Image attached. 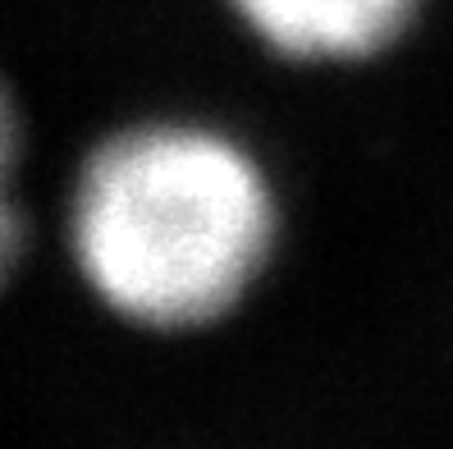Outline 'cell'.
<instances>
[{
  "instance_id": "1",
  "label": "cell",
  "mask_w": 453,
  "mask_h": 449,
  "mask_svg": "<svg viewBox=\"0 0 453 449\" xmlns=\"http://www.w3.org/2000/svg\"><path fill=\"white\" fill-rule=\"evenodd\" d=\"M271 234L275 206L257 161L197 124L111 138L73 193V252L88 284L156 330L202 326L234 307Z\"/></svg>"
},
{
  "instance_id": "2",
  "label": "cell",
  "mask_w": 453,
  "mask_h": 449,
  "mask_svg": "<svg viewBox=\"0 0 453 449\" xmlns=\"http://www.w3.org/2000/svg\"><path fill=\"white\" fill-rule=\"evenodd\" d=\"M234 14L298 60H357L389 46L417 0H229Z\"/></svg>"
},
{
  "instance_id": "3",
  "label": "cell",
  "mask_w": 453,
  "mask_h": 449,
  "mask_svg": "<svg viewBox=\"0 0 453 449\" xmlns=\"http://www.w3.org/2000/svg\"><path fill=\"white\" fill-rule=\"evenodd\" d=\"M10 156H14V111H10V97L0 92V275L10 271V261L19 252V216H14V206L5 197Z\"/></svg>"
}]
</instances>
